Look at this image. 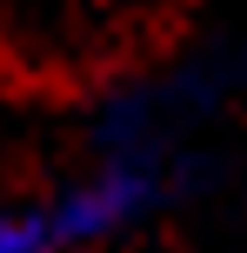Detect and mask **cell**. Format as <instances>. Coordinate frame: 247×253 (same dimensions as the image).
<instances>
[{
	"mask_svg": "<svg viewBox=\"0 0 247 253\" xmlns=\"http://www.w3.org/2000/svg\"><path fill=\"white\" fill-rule=\"evenodd\" d=\"M0 253H60L47 227V207H7L0 213Z\"/></svg>",
	"mask_w": 247,
	"mask_h": 253,
	"instance_id": "2",
	"label": "cell"
},
{
	"mask_svg": "<svg viewBox=\"0 0 247 253\" xmlns=\"http://www.w3.org/2000/svg\"><path fill=\"white\" fill-rule=\"evenodd\" d=\"M160 0H0V47L27 67L74 74L114 60L127 40L154 27Z\"/></svg>",
	"mask_w": 247,
	"mask_h": 253,
	"instance_id": "1",
	"label": "cell"
}]
</instances>
